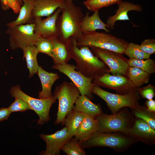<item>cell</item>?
I'll return each instance as SVG.
<instances>
[{"label": "cell", "mask_w": 155, "mask_h": 155, "mask_svg": "<svg viewBox=\"0 0 155 155\" xmlns=\"http://www.w3.org/2000/svg\"><path fill=\"white\" fill-rule=\"evenodd\" d=\"M137 91L142 98L148 100L152 99L155 95V86L151 84L143 87L138 88Z\"/></svg>", "instance_id": "36"}, {"label": "cell", "mask_w": 155, "mask_h": 155, "mask_svg": "<svg viewBox=\"0 0 155 155\" xmlns=\"http://www.w3.org/2000/svg\"><path fill=\"white\" fill-rule=\"evenodd\" d=\"M39 136L46 144L45 150L39 154L42 155H59L63 146L71 138L65 127L53 134L46 135L42 133Z\"/></svg>", "instance_id": "14"}, {"label": "cell", "mask_w": 155, "mask_h": 155, "mask_svg": "<svg viewBox=\"0 0 155 155\" xmlns=\"http://www.w3.org/2000/svg\"><path fill=\"white\" fill-rule=\"evenodd\" d=\"M1 6L3 10L11 8L16 14L18 13L23 4L22 0H0Z\"/></svg>", "instance_id": "33"}, {"label": "cell", "mask_w": 155, "mask_h": 155, "mask_svg": "<svg viewBox=\"0 0 155 155\" xmlns=\"http://www.w3.org/2000/svg\"><path fill=\"white\" fill-rule=\"evenodd\" d=\"M62 150L67 155H85V150L79 142L73 137L70 139L62 147Z\"/></svg>", "instance_id": "29"}, {"label": "cell", "mask_w": 155, "mask_h": 155, "mask_svg": "<svg viewBox=\"0 0 155 155\" xmlns=\"http://www.w3.org/2000/svg\"><path fill=\"white\" fill-rule=\"evenodd\" d=\"M34 23L8 27L5 32L9 35V46L12 50H23L29 45L33 46L40 36L34 32Z\"/></svg>", "instance_id": "9"}, {"label": "cell", "mask_w": 155, "mask_h": 155, "mask_svg": "<svg viewBox=\"0 0 155 155\" xmlns=\"http://www.w3.org/2000/svg\"><path fill=\"white\" fill-rule=\"evenodd\" d=\"M124 108L112 114L103 113L96 117L95 119L97 123V131L119 132L128 135L135 119L132 112Z\"/></svg>", "instance_id": "5"}, {"label": "cell", "mask_w": 155, "mask_h": 155, "mask_svg": "<svg viewBox=\"0 0 155 155\" xmlns=\"http://www.w3.org/2000/svg\"><path fill=\"white\" fill-rule=\"evenodd\" d=\"M67 43L71 59L76 62L77 71L86 77L94 78L107 73L108 67L94 55L89 47L78 46L74 37H70Z\"/></svg>", "instance_id": "1"}, {"label": "cell", "mask_w": 155, "mask_h": 155, "mask_svg": "<svg viewBox=\"0 0 155 155\" xmlns=\"http://www.w3.org/2000/svg\"><path fill=\"white\" fill-rule=\"evenodd\" d=\"M52 68L58 70L69 78L78 88L81 95H86L90 100L93 99L92 90L95 85L92 82L94 78L86 77L76 71V67L73 64H54Z\"/></svg>", "instance_id": "10"}, {"label": "cell", "mask_w": 155, "mask_h": 155, "mask_svg": "<svg viewBox=\"0 0 155 155\" xmlns=\"http://www.w3.org/2000/svg\"><path fill=\"white\" fill-rule=\"evenodd\" d=\"M92 82L96 85L113 90L120 94L137 91L138 88L127 76L121 75H111L108 73L94 78Z\"/></svg>", "instance_id": "12"}, {"label": "cell", "mask_w": 155, "mask_h": 155, "mask_svg": "<svg viewBox=\"0 0 155 155\" xmlns=\"http://www.w3.org/2000/svg\"></svg>", "instance_id": "39"}, {"label": "cell", "mask_w": 155, "mask_h": 155, "mask_svg": "<svg viewBox=\"0 0 155 155\" xmlns=\"http://www.w3.org/2000/svg\"><path fill=\"white\" fill-rule=\"evenodd\" d=\"M92 93L105 101L112 113L117 112L124 107L132 109L141 106L139 102L140 97L138 91L125 94H115L104 90L100 86L95 85L92 89Z\"/></svg>", "instance_id": "7"}, {"label": "cell", "mask_w": 155, "mask_h": 155, "mask_svg": "<svg viewBox=\"0 0 155 155\" xmlns=\"http://www.w3.org/2000/svg\"><path fill=\"white\" fill-rule=\"evenodd\" d=\"M52 40L53 50L51 57L53 59L54 64L67 63L71 58L67 41H64L58 37L53 39Z\"/></svg>", "instance_id": "21"}, {"label": "cell", "mask_w": 155, "mask_h": 155, "mask_svg": "<svg viewBox=\"0 0 155 155\" xmlns=\"http://www.w3.org/2000/svg\"><path fill=\"white\" fill-rule=\"evenodd\" d=\"M86 115L73 109L67 115L61 124L67 128V133L71 137L74 136L79 126Z\"/></svg>", "instance_id": "24"}, {"label": "cell", "mask_w": 155, "mask_h": 155, "mask_svg": "<svg viewBox=\"0 0 155 155\" xmlns=\"http://www.w3.org/2000/svg\"><path fill=\"white\" fill-rule=\"evenodd\" d=\"M138 142L137 140L121 132L97 131L88 139L79 142L83 149L96 146L107 147L117 152H120Z\"/></svg>", "instance_id": "3"}, {"label": "cell", "mask_w": 155, "mask_h": 155, "mask_svg": "<svg viewBox=\"0 0 155 155\" xmlns=\"http://www.w3.org/2000/svg\"><path fill=\"white\" fill-rule=\"evenodd\" d=\"M150 74L135 67L129 66L126 75L134 86L138 88L149 81Z\"/></svg>", "instance_id": "25"}, {"label": "cell", "mask_w": 155, "mask_h": 155, "mask_svg": "<svg viewBox=\"0 0 155 155\" xmlns=\"http://www.w3.org/2000/svg\"><path fill=\"white\" fill-rule=\"evenodd\" d=\"M123 0H86L83 3L90 11H99L101 9L118 4Z\"/></svg>", "instance_id": "30"}, {"label": "cell", "mask_w": 155, "mask_h": 155, "mask_svg": "<svg viewBox=\"0 0 155 155\" xmlns=\"http://www.w3.org/2000/svg\"><path fill=\"white\" fill-rule=\"evenodd\" d=\"M139 46L142 51L150 55L155 53V40L153 38L145 39L141 42Z\"/></svg>", "instance_id": "35"}, {"label": "cell", "mask_w": 155, "mask_h": 155, "mask_svg": "<svg viewBox=\"0 0 155 155\" xmlns=\"http://www.w3.org/2000/svg\"><path fill=\"white\" fill-rule=\"evenodd\" d=\"M118 8L113 16L109 17L106 24L109 29L113 30L116 22L118 20H130L128 15L129 11H141L142 6L138 4H135L131 2L121 1L117 4Z\"/></svg>", "instance_id": "17"}, {"label": "cell", "mask_w": 155, "mask_h": 155, "mask_svg": "<svg viewBox=\"0 0 155 155\" xmlns=\"http://www.w3.org/2000/svg\"><path fill=\"white\" fill-rule=\"evenodd\" d=\"M35 0H22L23 4L20 10L19 14L15 20L6 24L7 27L34 23L32 13Z\"/></svg>", "instance_id": "22"}, {"label": "cell", "mask_w": 155, "mask_h": 155, "mask_svg": "<svg viewBox=\"0 0 155 155\" xmlns=\"http://www.w3.org/2000/svg\"><path fill=\"white\" fill-rule=\"evenodd\" d=\"M80 92L72 82L64 81L56 86L53 94L58 100V107L55 124L62 123L70 111L73 109Z\"/></svg>", "instance_id": "6"}, {"label": "cell", "mask_w": 155, "mask_h": 155, "mask_svg": "<svg viewBox=\"0 0 155 155\" xmlns=\"http://www.w3.org/2000/svg\"><path fill=\"white\" fill-rule=\"evenodd\" d=\"M126 61L129 66L138 67L150 74L155 73V61L152 59L144 60L129 58L126 59Z\"/></svg>", "instance_id": "27"}, {"label": "cell", "mask_w": 155, "mask_h": 155, "mask_svg": "<svg viewBox=\"0 0 155 155\" xmlns=\"http://www.w3.org/2000/svg\"><path fill=\"white\" fill-rule=\"evenodd\" d=\"M9 93L13 97L20 98L27 102L31 110L34 111L38 116L39 119L38 120V125H43L50 119L49 111L53 104L56 102L57 100L54 96L46 98H35L24 92L18 85L12 86Z\"/></svg>", "instance_id": "8"}, {"label": "cell", "mask_w": 155, "mask_h": 155, "mask_svg": "<svg viewBox=\"0 0 155 155\" xmlns=\"http://www.w3.org/2000/svg\"><path fill=\"white\" fill-rule=\"evenodd\" d=\"M73 109L95 119L103 113L100 106L92 102L85 95H80L75 101Z\"/></svg>", "instance_id": "19"}, {"label": "cell", "mask_w": 155, "mask_h": 155, "mask_svg": "<svg viewBox=\"0 0 155 155\" xmlns=\"http://www.w3.org/2000/svg\"><path fill=\"white\" fill-rule=\"evenodd\" d=\"M147 109L152 112H155V101L152 99L148 100L145 102Z\"/></svg>", "instance_id": "38"}, {"label": "cell", "mask_w": 155, "mask_h": 155, "mask_svg": "<svg viewBox=\"0 0 155 155\" xmlns=\"http://www.w3.org/2000/svg\"><path fill=\"white\" fill-rule=\"evenodd\" d=\"M34 45L38 53H43L51 57L53 50L52 39L40 36Z\"/></svg>", "instance_id": "31"}, {"label": "cell", "mask_w": 155, "mask_h": 155, "mask_svg": "<svg viewBox=\"0 0 155 155\" xmlns=\"http://www.w3.org/2000/svg\"><path fill=\"white\" fill-rule=\"evenodd\" d=\"M77 43L79 47H97L123 54L129 42L108 33L99 32L96 31L83 33L81 37L77 40Z\"/></svg>", "instance_id": "4"}, {"label": "cell", "mask_w": 155, "mask_h": 155, "mask_svg": "<svg viewBox=\"0 0 155 155\" xmlns=\"http://www.w3.org/2000/svg\"><path fill=\"white\" fill-rule=\"evenodd\" d=\"M37 73L40 81L42 90L38 92V97L39 98H46L53 96L51 90L55 82L60 78L57 73L49 72L43 69L40 66H38Z\"/></svg>", "instance_id": "18"}, {"label": "cell", "mask_w": 155, "mask_h": 155, "mask_svg": "<svg viewBox=\"0 0 155 155\" xmlns=\"http://www.w3.org/2000/svg\"><path fill=\"white\" fill-rule=\"evenodd\" d=\"M131 109L132 114L135 117L144 120L151 127L155 129V112H150L147 109V108L141 106Z\"/></svg>", "instance_id": "28"}, {"label": "cell", "mask_w": 155, "mask_h": 155, "mask_svg": "<svg viewBox=\"0 0 155 155\" xmlns=\"http://www.w3.org/2000/svg\"><path fill=\"white\" fill-rule=\"evenodd\" d=\"M97 131L96 119L86 115L79 126L74 138L80 142L88 139Z\"/></svg>", "instance_id": "23"}, {"label": "cell", "mask_w": 155, "mask_h": 155, "mask_svg": "<svg viewBox=\"0 0 155 155\" xmlns=\"http://www.w3.org/2000/svg\"><path fill=\"white\" fill-rule=\"evenodd\" d=\"M22 50L23 58L26 59L27 68L29 71V77L30 78L37 71L38 65L37 56L38 53L34 45L28 46Z\"/></svg>", "instance_id": "26"}, {"label": "cell", "mask_w": 155, "mask_h": 155, "mask_svg": "<svg viewBox=\"0 0 155 155\" xmlns=\"http://www.w3.org/2000/svg\"><path fill=\"white\" fill-rule=\"evenodd\" d=\"M65 5V0H35L32 15L33 18L48 17L58 8L61 9Z\"/></svg>", "instance_id": "16"}, {"label": "cell", "mask_w": 155, "mask_h": 155, "mask_svg": "<svg viewBox=\"0 0 155 155\" xmlns=\"http://www.w3.org/2000/svg\"><path fill=\"white\" fill-rule=\"evenodd\" d=\"M128 135L148 145H154L155 144V129L140 119H135Z\"/></svg>", "instance_id": "15"}, {"label": "cell", "mask_w": 155, "mask_h": 155, "mask_svg": "<svg viewBox=\"0 0 155 155\" xmlns=\"http://www.w3.org/2000/svg\"><path fill=\"white\" fill-rule=\"evenodd\" d=\"M65 0V5L61 9V14L57 19V26L58 38L66 42L71 37L77 40L82 36L80 24L84 15L73 0Z\"/></svg>", "instance_id": "2"}, {"label": "cell", "mask_w": 155, "mask_h": 155, "mask_svg": "<svg viewBox=\"0 0 155 155\" xmlns=\"http://www.w3.org/2000/svg\"><path fill=\"white\" fill-rule=\"evenodd\" d=\"M139 45L133 43H129L124 54L129 58L144 59L150 58V55L142 51Z\"/></svg>", "instance_id": "32"}, {"label": "cell", "mask_w": 155, "mask_h": 155, "mask_svg": "<svg viewBox=\"0 0 155 155\" xmlns=\"http://www.w3.org/2000/svg\"><path fill=\"white\" fill-rule=\"evenodd\" d=\"M11 113L8 108H0V122L7 120Z\"/></svg>", "instance_id": "37"}, {"label": "cell", "mask_w": 155, "mask_h": 155, "mask_svg": "<svg viewBox=\"0 0 155 155\" xmlns=\"http://www.w3.org/2000/svg\"><path fill=\"white\" fill-rule=\"evenodd\" d=\"M89 12H86L80 23V28L82 33L96 31L97 30H102L106 33L110 32L107 24L100 18L99 11H94L91 16H89Z\"/></svg>", "instance_id": "20"}, {"label": "cell", "mask_w": 155, "mask_h": 155, "mask_svg": "<svg viewBox=\"0 0 155 155\" xmlns=\"http://www.w3.org/2000/svg\"><path fill=\"white\" fill-rule=\"evenodd\" d=\"M61 9L58 8L51 16L45 19L34 18V32L40 36L53 39L58 37L57 22Z\"/></svg>", "instance_id": "13"}, {"label": "cell", "mask_w": 155, "mask_h": 155, "mask_svg": "<svg viewBox=\"0 0 155 155\" xmlns=\"http://www.w3.org/2000/svg\"><path fill=\"white\" fill-rule=\"evenodd\" d=\"M8 108L11 113L18 111L24 112L26 110H31L30 106L27 102L19 98H15L14 102L9 105Z\"/></svg>", "instance_id": "34"}, {"label": "cell", "mask_w": 155, "mask_h": 155, "mask_svg": "<svg viewBox=\"0 0 155 155\" xmlns=\"http://www.w3.org/2000/svg\"><path fill=\"white\" fill-rule=\"evenodd\" d=\"M90 48L94 55L108 67L109 69L107 73L113 75H121L126 76L129 66L126 61V59L123 57V54L97 47Z\"/></svg>", "instance_id": "11"}]
</instances>
